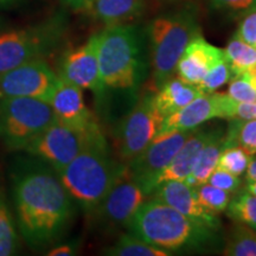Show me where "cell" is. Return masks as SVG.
Returning <instances> with one entry per match:
<instances>
[{
	"label": "cell",
	"mask_w": 256,
	"mask_h": 256,
	"mask_svg": "<svg viewBox=\"0 0 256 256\" xmlns=\"http://www.w3.org/2000/svg\"><path fill=\"white\" fill-rule=\"evenodd\" d=\"M56 120L86 136H98L102 130L83 98V89L63 78H58L48 101Z\"/></svg>",
	"instance_id": "cell-14"
},
{
	"label": "cell",
	"mask_w": 256,
	"mask_h": 256,
	"mask_svg": "<svg viewBox=\"0 0 256 256\" xmlns=\"http://www.w3.org/2000/svg\"><path fill=\"white\" fill-rule=\"evenodd\" d=\"M252 156L240 146H226L220 152L217 168H220L235 176H242L247 170Z\"/></svg>",
	"instance_id": "cell-29"
},
{
	"label": "cell",
	"mask_w": 256,
	"mask_h": 256,
	"mask_svg": "<svg viewBox=\"0 0 256 256\" xmlns=\"http://www.w3.org/2000/svg\"><path fill=\"white\" fill-rule=\"evenodd\" d=\"M98 49V34H95L83 46L68 51L60 60V78L101 95L106 87L100 75Z\"/></svg>",
	"instance_id": "cell-15"
},
{
	"label": "cell",
	"mask_w": 256,
	"mask_h": 256,
	"mask_svg": "<svg viewBox=\"0 0 256 256\" xmlns=\"http://www.w3.org/2000/svg\"><path fill=\"white\" fill-rule=\"evenodd\" d=\"M244 190H247L248 192H250L252 194L256 196V182H246Z\"/></svg>",
	"instance_id": "cell-40"
},
{
	"label": "cell",
	"mask_w": 256,
	"mask_h": 256,
	"mask_svg": "<svg viewBox=\"0 0 256 256\" xmlns=\"http://www.w3.org/2000/svg\"><path fill=\"white\" fill-rule=\"evenodd\" d=\"M243 74L247 76L249 81H250L252 84H254L256 87V63L252 66H250V68H249L248 70H246V72Z\"/></svg>",
	"instance_id": "cell-39"
},
{
	"label": "cell",
	"mask_w": 256,
	"mask_h": 256,
	"mask_svg": "<svg viewBox=\"0 0 256 256\" xmlns=\"http://www.w3.org/2000/svg\"><path fill=\"white\" fill-rule=\"evenodd\" d=\"M224 147H226L224 132L223 130L217 128V130H214L212 136L202 150L200 158H198L194 170L184 180L185 183L192 188H197L202 184L206 183L208 178L212 174L214 170L217 168L220 154L223 151Z\"/></svg>",
	"instance_id": "cell-21"
},
{
	"label": "cell",
	"mask_w": 256,
	"mask_h": 256,
	"mask_svg": "<svg viewBox=\"0 0 256 256\" xmlns=\"http://www.w3.org/2000/svg\"><path fill=\"white\" fill-rule=\"evenodd\" d=\"M234 78L232 68L229 63L226 60L214 66L209 72L204 76L203 80L198 83L196 87L203 92V94H211L218 90L220 87L226 84L230 80Z\"/></svg>",
	"instance_id": "cell-30"
},
{
	"label": "cell",
	"mask_w": 256,
	"mask_h": 256,
	"mask_svg": "<svg viewBox=\"0 0 256 256\" xmlns=\"http://www.w3.org/2000/svg\"><path fill=\"white\" fill-rule=\"evenodd\" d=\"M190 133L191 130L158 133L142 152L127 162L128 174L148 196H151L156 188L160 174L174 159Z\"/></svg>",
	"instance_id": "cell-9"
},
{
	"label": "cell",
	"mask_w": 256,
	"mask_h": 256,
	"mask_svg": "<svg viewBox=\"0 0 256 256\" xmlns=\"http://www.w3.org/2000/svg\"><path fill=\"white\" fill-rule=\"evenodd\" d=\"M200 34V28L194 10H180L160 16L148 24L146 37L156 90L174 78L184 50Z\"/></svg>",
	"instance_id": "cell-5"
},
{
	"label": "cell",
	"mask_w": 256,
	"mask_h": 256,
	"mask_svg": "<svg viewBox=\"0 0 256 256\" xmlns=\"http://www.w3.org/2000/svg\"><path fill=\"white\" fill-rule=\"evenodd\" d=\"M124 168V165L110 156L106 138H101L89 142L57 174L72 200L84 211L92 212Z\"/></svg>",
	"instance_id": "cell-4"
},
{
	"label": "cell",
	"mask_w": 256,
	"mask_h": 256,
	"mask_svg": "<svg viewBox=\"0 0 256 256\" xmlns=\"http://www.w3.org/2000/svg\"><path fill=\"white\" fill-rule=\"evenodd\" d=\"M215 130H194L183 146L176 153L164 171L160 174L156 185L168 180H185L194 170L200 154Z\"/></svg>",
	"instance_id": "cell-18"
},
{
	"label": "cell",
	"mask_w": 256,
	"mask_h": 256,
	"mask_svg": "<svg viewBox=\"0 0 256 256\" xmlns=\"http://www.w3.org/2000/svg\"><path fill=\"white\" fill-rule=\"evenodd\" d=\"M66 19L60 16L32 26L0 34V75L30 60H44L62 40Z\"/></svg>",
	"instance_id": "cell-6"
},
{
	"label": "cell",
	"mask_w": 256,
	"mask_h": 256,
	"mask_svg": "<svg viewBox=\"0 0 256 256\" xmlns=\"http://www.w3.org/2000/svg\"><path fill=\"white\" fill-rule=\"evenodd\" d=\"M226 60L224 49L212 46L202 34L194 37L180 56L176 74L179 78L197 86L217 64Z\"/></svg>",
	"instance_id": "cell-17"
},
{
	"label": "cell",
	"mask_w": 256,
	"mask_h": 256,
	"mask_svg": "<svg viewBox=\"0 0 256 256\" xmlns=\"http://www.w3.org/2000/svg\"><path fill=\"white\" fill-rule=\"evenodd\" d=\"M206 183L232 194V192L238 191L241 186V179L238 178V176L230 174L226 170L216 168L212 174H210V177L208 178Z\"/></svg>",
	"instance_id": "cell-33"
},
{
	"label": "cell",
	"mask_w": 256,
	"mask_h": 256,
	"mask_svg": "<svg viewBox=\"0 0 256 256\" xmlns=\"http://www.w3.org/2000/svg\"><path fill=\"white\" fill-rule=\"evenodd\" d=\"M58 74L44 60H34L0 75V98H31L48 102Z\"/></svg>",
	"instance_id": "cell-11"
},
{
	"label": "cell",
	"mask_w": 256,
	"mask_h": 256,
	"mask_svg": "<svg viewBox=\"0 0 256 256\" xmlns=\"http://www.w3.org/2000/svg\"><path fill=\"white\" fill-rule=\"evenodd\" d=\"M104 138V133L98 136H86L78 130H72L66 124L55 120L40 132L24 151L30 153L60 172L66 168L89 142Z\"/></svg>",
	"instance_id": "cell-8"
},
{
	"label": "cell",
	"mask_w": 256,
	"mask_h": 256,
	"mask_svg": "<svg viewBox=\"0 0 256 256\" xmlns=\"http://www.w3.org/2000/svg\"><path fill=\"white\" fill-rule=\"evenodd\" d=\"M246 182H256V156L250 159L247 170H246Z\"/></svg>",
	"instance_id": "cell-38"
},
{
	"label": "cell",
	"mask_w": 256,
	"mask_h": 256,
	"mask_svg": "<svg viewBox=\"0 0 256 256\" xmlns=\"http://www.w3.org/2000/svg\"><path fill=\"white\" fill-rule=\"evenodd\" d=\"M20 238L4 188L0 186V256L17 254Z\"/></svg>",
	"instance_id": "cell-22"
},
{
	"label": "cell",
	"mask_w": 256,
	"mask_h": 256,
	"mask_svg": "<svg viewBox=\"0 0 256 256\" xmlns=\"http://www.w3.org/2000/svg\"><path fill=\"white\" fill-rule=\"evenodd\" d=\"M210 5L218 11L232 16H243L256 10V0H209Z\"/></svg>",
	"instance_id": "cell-32"
},
{
	"label": "cell",
	"mask_w": 256,
	"mask_h": 256,
	"mask_svg": "<svg viewBox=\"0 0 256 256\" xmlns=\"http://www.w3.org/2000/svg\"><path fill=\"white\" fill-rule=\"evenodd\" d=\"M127 228L139 238L172 254L212 250L222 241L220 230L188 218L154 197L145 200Z\"/></svg>",
	"instance_id": "cell-2"
},
{
	"label": "cell",
	"mask_w": 256,
	"mask_h": 256,
	"mask_svg": "<svg viewBox=\"0 0 256 256\" xmlns=\"http://www.w3.org/2000/svg\"><path fill=\"white\" fill-rule=\"evenodd\" d=\"M196 188V194L200 203L210 212L218 214L226 211L232 200V194L212 185L204 183Z\"/></svg>",
	"instance_id": "cell-28"
},
{
	"label": "cell",
	"mask_w": 256,
	"mask_h": 256,
	"mask_svg": "<svg viewBox=\"0 0 256 256\" xmlns=\"http://www.w3.org/2000/svg\"><path fill=\"white\" fill-rule=\"evenodd\" d=\"M76 250H78V247L75 243H66V244H60L58 247L50 249L46 254L49 256H70L75 255Z\"/></svg>",
	"instance_id": "cell-36"
},
{
	"label": "cell",
	"mask_w": 256,
	"mask_h": 256,
	"mask_svg": "<svg viewBox=\"0 0 256 256\" xmlns=\"http://www.w3.org/2000/svg\"><path fill=\"white\" fill-rule=\"evenodd\" d=\"M104 254L110 256H170L172 252L150 244L130 232L120 236L114 246L106 249Z\"/></svg>",
	"instance_id": "cell-23"
},
{
	"label": "cell",
	"mask_w": 256,
	"mask_h": 256,
	"mask_svg": "<svg viewBox=\"0 0 256 256\" xmlns=\"http://www.w3.org/2000/svg\"><path fill=\"white\" fill-rule=\"evenodd\" d=\"M226 60L232 68V75H241L256 63V49L252 46L232 36L224 49Z\"/></svg>",
	"instance_id": "cell-26"
},
{
	"label": "cell",
	"mask_w": 256,
	"mask_h": 256,
	"mask_svg": "<svg viewBox=\"0 0 256 256\" xmlns=\"http://www.w3.org/2000/svg\"><path fill=\"white\" fill-rule=\"evenodd\" d=\"M234 119L250 120L256 119V101L255 102H236L235 116Z\"/></svg>",
	"instance_id": "cell-35"
},
{
	"label": "cell",
	"mask_w": 256,
	"mask_h": 256,
	"mask_svg": "<svg viewBox=\"0 0 256 256\" xmlns=\"http://www.w3.org/2000/svg\"><path fill=\"white\" fill-rule=\"evenodd\" d=\"M18 2V0H0V6L14 4V2Z\"/></svg>",
	"instance_id": "cell-41"
},
{
	"label": "cell",
	"mask_w": 256,
	"mask_h": 256,
	"mask_svg": "<svg viewBox=\"0 0 256 256\" xmlns=\"http://www.w3.org/2000/svg\"><path fill=\"white\" fill-rule=\"evenodd\" d=\"M54 120L52 108L46 101L0 98V140L11 151H24Z\"/></svg>",
	"instance_id": "cell-7"
},
{
	"label": "cell",
	"mask_w": 256,
	"mask_h": 256,
	"mask_svg": "<svg viewBox=\"0 0 256 256\" xmlns=\"http://www.w3.org/2000/svg\"><path fill=\"white\" fill-rule=\"evenodd\" d=\"M150 197L142 188L130 178L126 165L106 197L92 211L106 226H126L138 209Z\"/></svg>",
	"instance_id": "cell-13"
},
{
	"label": "cell",
	"mask_w": 256,
	"mask_h": 256,
	"mask_svg": "<svg viewBox=\"0 0 256 256\" xmlns=\"http://www.w3.org/2000/svg\"><path fill=\"white\" fill-rule=\"evenodd\" d=\"M62 2L72 10H87L92 0H62Z\"/></svg>",
	"instance_id": "cell-37"
},
{
	"label": "cell",
	"mask_w": 256,
	"mask_h": 256,
	"mask_svg": "<svg viewBox=\"0 0 256 256\" xmlns=\"http://www.w3.org/2000/svg\"><path fill=\"white\" fill-rule=\"evenodd\" d=\"M162 121L154 95L144 96L119 126L118 148L120 158L130 162L142 152L158 134Z\"/></svg>",
	"instance_id": "cell-10"
},
{
	"label": "cell",
	"mask_w": 256,
	"mask_h": 256,
	"mask_svg": "<svg viewBox=\"0 0 256 256\" xmlns=\"http://www.w3.org/2000/svg\"><path fill=\"white\" fill-rule=\"evenodd\" d=\"M226 256H256V232L248 226L238 224L223 248Z\"/></svg>",
	"instance_id": "cell-27"
},
{
	"label": "cell",
	"mask_w": 256,
	"mask_h": 256,
	"mask_svg": "<svg viewBox=\"0 0 256 256\" xmlns=\"http://www.w3.org/2000/svg\"><path fill=\"white\" fill-rule=\"evenodd\" d=\"M14 220L19 235L34 249L63 236L74 216V200L58 174L46 164L26 162L12 177Z\"/></svg>",
	"instance_id": "cell-1"
},
{
	"label": "cell",
	"mask_w": 256,
	"mask_h": 256,
	"mask_svg": "<svg viewBox=\"0 0 256 256\" xmlns=\"http://www.w3.org/2000/svg\"><path fill=\"white\" fill-rule=\"evenodd\" d=\"M235 100L224 92L202 94L194 101L162 119L159 132L171 130H192L212 119H234Z\"/></svg>",
	"instance_id": "cell-12"
},
{
	"label": "cell",
	"mask_w": 256,
	"mask_h": 256,
	"mask_svg": "<svg viewBox=\"0 0 256 256\" xmlns=\"http://www.w3.org/2000/svg\"><path fill=\"white\" fill-rule=\"evenodd\" d=\"M151 196L174 208L188 218L215 230L220 229V220L216 214L210 212L202 206L197 198L196 188L184 180L162 182L156 185Z\"/></svg>",
	"instance_id": "cell-16"
},
{
	"label": "cell",
	"mask_w": 256,
	"mask_h": 256,
	"mask_svg": "<svg viewBox=\"0 0 256 256\" xmlns=\"http://www.w3.org/2000/svg\"><path fill=\"white\" fill-rule=\"evenodd\" d=\"M226 215L256 232V196L243 188L230 200Z\"/></svg>",
	"instance_id": "cell-25"
},
{
	"label": "cell",
	"mask_w": 256,
	"mask_h": 256,
	"mask_svg": "<svg viewBox=\"0 0 256 256\" xmlns=\"http://www.w3.org/2000/svg\"><path fill=\"white\" fill-rule=\"evenodd\" d=\"M228 132L224 133L226 146L236 145L248 154H256V119H232Z\"/></svg>",
	"instance_id": "cell-24"
},
{
	"label": "cell",
	"mask_w": 256,
	"mask_h": 256,
	"mask_svg": "<svg viewBox=\"0 0 256 256\" xmlns=\"http://www.w3.org/2000/svg\"><path fill=\"white\" fill-rule=\"evenodd\" d=\"M202 94L203 92L196 86L190 84L179 78H172L158 89V92L154 95L156 110L160 116L165 119L176 112L180 110Z\"/></svg>",
	"instance_id": "cell-19"
},
{
	"label": "cell",
	"mask_w": 256,
	"mask_h": 256,
	"mask_svg": "<svg viewBox=\"0 0 256 256\" xmlns=\"http://www.w3.org/2000/svg\"><path fill=\"white\" fill-rule=\"evenodd\" d=\"M234 36L256 49V10L250 14L243 16L241 23Z\"/></svg>",
	"instance_id": "cell-34"
},
{
	"label": "cell",
	"mask_w": 256,
	"mask_h": 256,
	"mask_svg": "<svg viewBox=\"0 0 256 256\" xmlns=\"http://www.w3.org/2000/svg\"><path fill=\"white\" fill-rule=\"evenodd\" d=\"M146 30L138 25H108L98 34V66L106 88L132 90L146 75Z\"/></svg>",
	"instance_id": "cell-3"
},
{
	"label": "cell",
	"mask_w": 256,
	"mask_h": 256,
	"mask_svg": "<svg viewBox=\"0 0 256 256\" xmlns=\"http://www.w3.org/2000/svg\"><path fill=\"white\" fill-rule=\"evenodd\" d=\"M144 0H92L87 11L106 25L126 24L142 12Z\"/></svg>",
	"instance_id": "cell-20"
},
{
	"label": "cell",
	"mask_w": 256,
	"mask_h": 256,
	"mask_svg": "<svg viewBox=\"0 0 256 256\" xmlns=\"http://www.w3.org/2000/svg\"><path fill=\"white\" fill-rule=\"evenodd\" d=\"M232 100L238 102H255L256 87L249 81L244 74L234 76V80L229 84L228 92Z\"/></svg>",
	"instance_id": "cell-31"
}]
</instances>
